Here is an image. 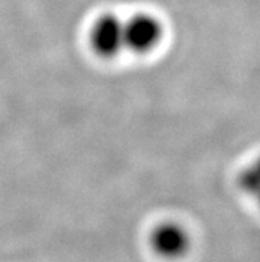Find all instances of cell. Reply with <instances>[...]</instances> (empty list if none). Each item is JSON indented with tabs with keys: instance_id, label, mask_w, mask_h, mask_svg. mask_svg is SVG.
I'll return each mask as SVG.
<instances>
[{
	"instance_id": "6da1fadb",
	"label": "cell",
	"mask_w": 260,
	"mask_h": 262,
	"mask_svg": "<svg viewBox=\"0 0 260 262\" xmlns=\"http://www.w3.org/2000/svg\"><path fill=\"white\" fill-rule=\"evenodd\" d=\"M150 246L161 258L174 261L183 258L190 250L191 238L183 226L175 223H163L150 234Z\"/></svg>"
},
{
	"instance_id": "7a4b0ae2",
	"label": "cell",
	"mask_w": 260,
	"mask_h": 262,
	"mask_svg": "<svg viewBox=\"0 0 260 262\" xmlns=\"http://www.w3.org/2000/svg\"><path fill=\"white\" fill-rule=\"evenodd\" d=\"M162 36L161 26L149 15H137L124 23V43L134 52L153 50Z\"/></svg>"
},
{
	"instance_id": "3957f363",
	"label": "cell",
	"mask_w": 260,
	"mask_h": 262,
	"mask_svg": "<svg viewBox=\"0 0 260 262\" xmlns=\"http://www.w3.org/2000/svg\"><path fill=\"white\" fill-rule=\"evenodd\" d=\"M90 41L99 55L114 56L122 47H125L124 23L114 15H104L93 26Z\"/></svg>"
}]
</instances>
